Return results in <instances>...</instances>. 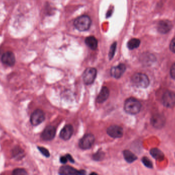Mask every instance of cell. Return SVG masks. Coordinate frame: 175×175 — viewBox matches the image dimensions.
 <instances>
[{
	"label": "cell",
	"mask_w": 175,
	"mask_h": 175,
	"mask_svg": "<svg viewBox=\"0 0 175 175\" xmlns=\"http://www.w3.org/2000/svg\"><path fill=\"white\" fill-rule=\"evenodd\" d=\"M56 134V129L53 126H48L45 128L41 135V138L45 141H50L53 139Z\"/></svg>",
	"instance_id": "30bf717a"
},
{
	"label": "cell",
	"mask_w": 175,
	"mask_h": 175,
	"mask_svg": "<svg viewBox=\"0 0 175 175\" xmlns=\"http://www.w3.org/2000/svg\"><path fill=\"white\" fill-rule=\"evenodd\" d=\"M126 70V66L124 64H120L117 66L112 67L111 69V75L113 77L119 79L124 73Z\"/></svg>",
	"instance_id": "7c38bea8"
},
{
	"label": "cell",
	"mask_w": 175,
	"mask_h": 175,
	"mask_svg": "<svg viewBox=\"0 0 175 175\" xmlns=\"http://www.w3.org/2000/svg\"><path fill=\"white\" fill-rule=\"evenodd\" d=\"M104 157V153L102 151H98L93 156L94 160L100 161L102 160Z\"/></svg>",
	"instance_id": "cb8c5ba5"
},
{
	"label": "cell",
	"mask_w": 175,
	"mask_h": 175,
	"mask_svg": "<svg viewBox=\"0 0 175 175\" xmlns=\"http://www.w3.org/2000/svg\"><path fill=\"white\" fill-rule=\"evenodd\" d=\"M85 43L89 48L92 50L96 49L98 46L97 40L93 37L90 36L85 39Z\"/></svg>",
	"instance_id": "e0dca14e"
},
{
	"label": "cell",
	"mask_w": 175,
	"mask_h": 175,
	"mask_svg": "<svg viewBox=\"0 0 175 175\" xmlns=\"http://www.w3.org/2000/svg\"><path fill=\"white\" fill-rule=\"evenodd\" d=\"M45 119L44 112L37 109L33 111L30 117V122L33 126H37L42 123Z\"/></svg>",
	"instance_id": "8992f818"
},
{
	"label": "cell",
	"mask_w": 175,
	"mask_h": 175,
	"mask_svg": "<svg viewBox=\"0 0 175 175\" xmlns=\"http://www.w3.org/2000/svg\"><path fill=\"white\" fill-rule=\"evenodd\" d=\"M66 157L67 158V159H68V160L70 162H71V163H74L75 162V161L74 160L73 158H72V156L70 155V154H67L66 155Z\"/></svg>",
	"instance_id": "f546056e"
},
{
	"label": "cell",
	"mask_w": 175,
	"mask_h": 175,
	"mask_svg": "<svg viewBox=\"0 0 175 175\" xmlns=\"http://www.w3.org/2000/svg\"><path fill=\"white\" fill-rule=\"evenodd\" d=\"M74 129L72 126L70 124H68L64 126L62 129L60 133V137L63 140H68L70 139L72 137L73 134Z\"/></svg>",
	"instance_id": "4fadbf2b"
},
{
	"label": "cell",
	"mask_w": 175,
	"mask_h": 175,
	"mask_svg": "<svg viewBox=\"0 0 175 175\" xmlns=\"http://www.w3.org/2000/svg\"><path fill=\"white\" fill-rule=\"evenodd\" d=\"M170 48L171 52L175 53V38L173 39L170 43Z\"/></svg>",
	"instance_id": "4316f807"
},
{
	"label": "cell",
	"mask_w": 175,
	"mask_h": 175,
	"mask_svg": "<svg viewBox=\"0 0 175 175\" xmlns=\"http://www.w3.org/2000/svg\"><path fill=\"white\" fill-rule=\"evenodd\" d=\"M142 162L143 164L147 168H153V164L151 160L147 157H144L142 158Z\"/></svg>",
	"instance_id": "d4e9b609"
},
{
	"label": "cell",
	"mask_w": 175,
	"mask_h": 175,
	"mask_svg": "<svg viewBox=\"0 0 175 175\" xmlns=\"http://www.w3.org/2000/svg\"><path fill=\"white\" fill-rule=\"evenodd\" d=\"M95 137L91 134H87L84 135L79 140V148L83 150H86L90 148L95 142Z\"/></svg>",
	"instance_id": "277c9868"
},
{
	"label": "cell",
	"mask_w": 175,
	"mask_h": 175,
	"mask_svg": "<svg viewBox=\"0 0 175 175\" xmlns=\"http://www.w3.org/2000/svg\"><path fill=\"white\" fill-rule=\"evenodd\" d=\"M123 154H124V158L125 161L129 163H133L137 159V157L132 152H131L129 150L124 151Z\"/></svg>",
	"instance_id": "d6986e66"
},
{
	"label": "cell",
	"mask_w": 175,
	"mask_h": 175,
	"mask_svg": "<svg viewBox=\"0 0 175 175\" xmlns=\"http://www.w3.org/2000/svg\"><path fill=\"white\" fill-rule=\"evenodd\" d=\"M97 76V70L95 68H88L83 74V82L86 85H89L94 82Z\"/></svg>",
	"instance_id": "5b68a950"
},
{
	"label": "cell",
	"mask_w": 175,
	"mask_h": 175,
	"mask_svg": "<svg viewBox=\"0 0 175 175\" xmlns=\"http://www.w3.org/2000/svg\"><path fill=\"white\" fill-rule=\"evenodd\" d=\"M86 174L85 171H78L75 168L70 166H62L59 170L60 175H83Z\"/></svg>",
	"instance_id": "9c48e42d"
},
{
	"label": "cell",
	"mask_w": 175,
	"mask_h": 175,
	"mask_svg": "<svg viewBox=\"0 0 175 175\" xmlns=\"http://www.w3.org/2000/svg\"><path fill=\"white\" fill-rule=\"evenodd\" d=\"M140 44V41L138 39L133 38L129 41L127 43V47L130 49L133 50L138 48Z\"/></svg>",
	"instance_id": "44dd1931"
},
{
	"label": "cell",
	"mask_w": 175,
	"mask_h": 175,
	"mask_svg": "<svg viewBox=\"0 0 175 175\" xmlns=\"http://www.w3.org/2000/svg\"><path fill=\"white\" fill-rule=\"evenodd\" d=\"M12 174L13 175H27V172L26 170L23 168H17L13 170Z\"/></svg>",
	"instance_id": "603a6c76"
},
{
	"label": "cell",
	"mask_w": 175,
	"mask_h": 175,
	"mask_svg": "<svg viewBox=\"0 0 175 175\" xmlns=\"http://www.w3.org/2000/svg\"><path fill=\"white\" fill-rule=\"evenodd\" d=\"M172 28V23L168 20H162L158 24L157 29L159 32L166 33L170 32Z\"/></svg>",
	"instance_id": "5bb4252c"
},
{
	"label": "cell",
	"mask_w": 175,
	"mask_h": 175,
	"mask_svg": "<svg viewBox=\"0 0 175 175\" xmlns=\"http://www.w3.org/2000/svg\"><path fill=\"white\" fill-rule=\"evenodd\" d=\"M116 48H117V43L115 42L111 46L110 49L109 51V57L110 60L112 59L114 57L115 54V52H116Z\"/></svg>",
	"instance_id": "7402d4cb"
},
{
	"label": "cell",
	"mask_w": 175,
	"mask_h": 175,
	"mask_svg": "<svg viewBox=\"0 0 175 175\" xmlns=\"http://www.w3.org/2000/svg\"><path fill=\"white\" fill-rule=\"evenodd\" d=\"M150 153L152 156L157 160H162L164 158L163 153H162L160 149H158L157 148H154L151 149Z\"/></svg>",
	"instance_id": "ffe728a7"
},
{
	"label": "cell",
	"mask_w": 175,
	"mask_h": 175,
	"mask_svg": "<svg viewBox=\"0 0 175 175\" xmlns=\"http://www.w3.org/2000/svg\"><path fill=\"white\" fill-rule=\"evenodd\" d=\"M162 103L166 107L171 108L175 105V94L170 91L164 93L162 98Z\"/></svg>",
	"instance_id": "52a82bcc"
},
{
	"label": "cell",
	"mask_w": 175,
	"mask_h": 175,
	"mask_svg": "<svg viewBox=\"0 0 175 175\" xmlns=\"http://www.w3.org/2000/svg\"><path fill=\"white\" fill-rule=\"evenodd\" d=\"M37 148L39 149V151L42 153V155H44L46 157H50V153H49V151H48V149H46V148H44V147H41V146H39Z\"/></svg>",
	"instance_id": "484cf974"
},
{
	"label": "cell",
	"mask_w": 175,
	"mask_h": 175,
	"mask_svg": "<svg viewBox=\"0 0 175 175\" xmlns=\"http://www.w3.org/2000/svg\"><path fill=\"white\" fill-rule=\"evenodd\" d=\"M165 122V118L161 114H155L152 118V124L157 128H162L164 126Z\"/></svg>",
	"instance_id": "9a60e30c"
},
{
	"label": "cell",
	"mask_w": 175,
	"mask_h": 175,
	"mask_svg": "<svg viewBox=\"0 0 175 175\" xmlns=\"http://www.w3.org/2000/svg\"><path fill=\"white\" fill-rule=\"evenodd\" d=\"M110 95V91L107 87L103 86L102 87L98 95L96 101L99 103H102L105 102L108 98Z\"/></svg>",
	"instance_id": "2e32d148"
},
{
	"label": "cell",
	"mask_w": 175,
	"mask_h": 175,
	"mask_svg": "<svg viewBox=\"0 0 175 175\" xmlns=\"http://www.w3.org/2000/svg\"><path fill=\"white\" fill-rule=\"evenodd\" d=\"M132 82L134 85L140 88H146L149 84V78L142 73L134 74L132 78Z\"/></svg>",
	"instance_id": "3957f363"
},
{
	"label": "cell",
	"mask_w": 175,
	"mask_h": 175,
	"mask_svg": "<svg viewBox=\"0 0 175 175\" xmlns=\"http://www.w3.org/2000/svg\"><path fill=\"white\" fill-rule=\"evenodd\" d=\"M91 20L90 18L83 15L76 18L74 22V25L77 30L81 32L86 31L90 27Z\"/></svg>",
	"instance_id": "7a4b0ae2"
},
{
	"label": "cell",
	"mask_w": 175,
	"mask_h": 175,
	"mask_svg": "<svg viewBox=\"0 0 175 175\" xmlns=\"http://www.w3.org/2000/svg\"><path fill=\"white\" fill-rule=\"evenodd\" d=\"M60 161H61L62 163H63V164L66 163L68 161V159H67L66 156H62V157H61L60 158Z\"/></svg>",
	"instance_id": "f1b7e54d"
},
{
	"label": "cell",
	"mask_w": 175,
	"mask_h": 175,
	"mask_svg": "<svg viewBox=\"0 0 175 175\" xmlns=\"http://www.w3.org/2000/svg\"><path fill=\"white\" fill-rule=\"evenodd\" d=\"M12 156L15 159L19 160L24 158L25 153L20 147L16 146L12 150Z\"/></svg>",
	"instance_id": "ac0fdd59"
},
{
	"label": "cell",
	"mask_w": 175,
	"mask_h": 175,
	"mask_svg": "<svg viewBox=\"0 0 175 175\" xmlns=\"http://www.w3.org/2000/svg\"><path fill=\"white\" fill-rule=\"evenodd\" d=\"M141 104L140 102L135 98H128L125 100L124 104V109L129 114H138L141 110Z\"/></svg>",
	"instance_id": "6da1fadb"
},
{
	"label": "cell",
	"mask_w": 175,
	"mask_h": 175,
	"mask_svg": "<svg viewBox=\"0 0 175 175\" xmlns=\"http://www.w3.org/2000/svg\"><path fill=\"white\" fill-rule=\"evenodd\" d=\"M1 61L4 64L9 66H12L15 63V55L12 52H6L2 55Z\"/></svg>",
	"instance_id": "8fae6325"
},
{
	"label": "cell",
	"mask_w": 175,
	"mask_h": 175,
	"mask_svg": "<svg viewBox=\"0 0 175 175\" xmlns=\"http://www.w3.org/2000/svg\"><path fill=\"white\" fill-rule=\"evenodd\" d=\"M107 134L113 138H120L124 135V130L118 126H112L108 128Z\"/></svg>",
	"instance_id": "ba28073f"
},
{
	"label": "cell",
	"mask_w": 175,
	"mask_h": 175,
	"mask_svg": "<svg viewBox=\"0 0 175 175\" xmlns=\"http://www.w3.org/2000/svg\"><path fill=\"white\" fill-rule=\"evenodd\" d=\"M171 77L175 80V63H174L173 66H171Z\"/></svg>",
	"instance_id": "83f0119b"
},
{
	"label": "cell",
	"mask_w": 175,
	"mask_h": 175,
	"mask_svg": "<svg viewBox=\"0 0 175 175\" xmlns=\"http://www.w3.org/2000/svg\"><path fill=\"white\" fill-rule=\"evenodd\" d=\"M112 10H110L109 11H108V13H107V17H110L112 15Z\"/></svg>",
	"instance_id": "4dcf8cb0"
}]
</instances>
